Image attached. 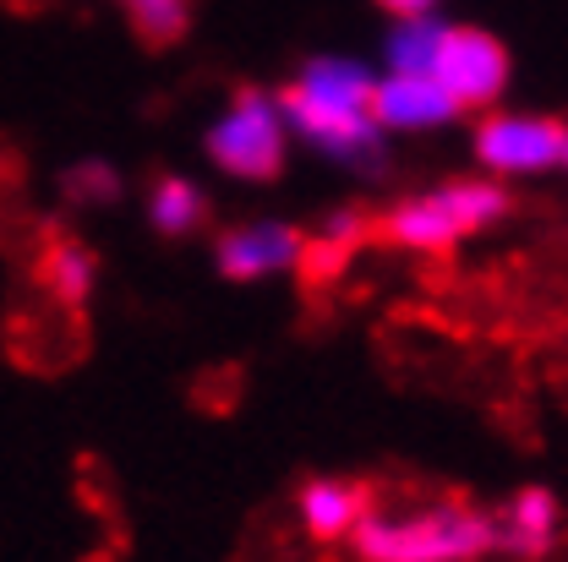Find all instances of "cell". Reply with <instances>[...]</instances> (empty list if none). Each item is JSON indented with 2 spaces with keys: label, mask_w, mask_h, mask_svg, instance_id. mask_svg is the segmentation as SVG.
Wrapping results in <instances>:
<instances>
[{
  "label": "cell",
  "mask_w": 568,
  "mask_h": 562,
  "mask_svg": "<svg viewBox=\"0 0 568 562\" xmlns=\"http://www.w3.org/2000/svg\"><path fill=\"white\" fill-rule=\"evenodd\" d=\"M497 552V513L465 497L372 508L351 535L355 562H481Z\"/></svg>",
  "instance_id": "1"
},
{
  "label": "cell",
  "mask_w": 568,
  "mask_h": 562,
  "mask_svg": "<svg viewBox=\"0 0 568 562\" xmlns=\"http://www.w3.org/2000/svg\"><path fill=\"white\" fill-rule=\"evenodd\" d=\"M514 208L508 186L493 181V175H470V181H443L432 192H416V197H399L394 208L383 213L377 235L388 246H405V252H454L476 235H487L493 224H503Z\"/></svg>",
  "instance_id": "2"
},
{
  "label": "cell",
  "mask_w": 568,
  "mask_h": 562,
  "mask_svg": "<svg viewBox=\"0 0 568 562\" xmlns=\"http://www.w3.org/2000/svg\"><path fill=\"white\" fill-rule=\"evenodd\" d=\"M290 121H284L280 93L263 88H241L203 132V153L224 181L241 186H268L280 181L290 164Z\"/></svg>",
  "instance_id": "3"
},
{
  "label": "cell",
  "mask_w": 568,
  "mask_h": 562,
  "mask_svg": "<svg viewBox=\"0 0 568 562\" xmlns=\"http://www.w3.org/2000/svg\"><path fill=\"white\" fill-rule=\"evenodd\" d=\"M564 142L568 126L552 115L487 110L470 132V153H476L481 175H493V181H530V175L564 170Z\"/></svg>",
  "instance_id": "4"
},
{
  "label": "cell",
  "mask_w": 568,
  "mask_h": 562,
  "mask_svg": "<svg viewBox=\"0 0 568 562\" xmlns=\"http://www.w3.org/2000/svg\"><path fill=\"white\" fill-rule=\"evenodd\" d=\"M306 263H312V235L290 218H252V224H235V229L213 235V268L230 284L284 279Z\"/></svg>",
  "instance_id": "5"
},
{
  "label": "cell",
  "mask_w": 568,
  "mask_h": 562,
  "mask_svg": "<svg viewBox=\"0 0 568 562\" xmlns=\"http://www.w3.org/2000/svg\"><path fill=\"white\" fill-rule=\"evenodd\" d=\"M284 121H290V137L306 142L312 153L345 164V170H383V126L372 110H334V104H312L301 93L280 88Z\"/></svg>",
  "instance_id": "6"
},
{
  "label": "cell",
  "mask_w": 568,
  "mask_h": 562,
  "mask_svg": "<svg viewBox=\"0 0 568 562\" xmlns=\"http://www.w3.org/2000/svg\"><path fill=\"white\" fill-rule=\"evenodd\" d=\"M432 76L443 82V93L459 110H481L487 115V110H497V99L508 88V50L481 28H448Z\"/></svg>",
  "instance_id": "7"
},
{
  "label": "cell",
  "mask_w": 568,
  "mask_h": 562,
  "mask_svg": "<svg viewBox=\"0 0 568 562\" xmlns=\"http://www.w3.org/2000/svg\"><path fill=\"white\" fill-rule=\"evenodd\" d=\"M372 487L355 476H312L295 492V519L301 535L317 546H351V535L361 530V519L372 513Z\"/></svg>",
  "instance_id": "8"
},
{
  "label": "cell",
  "mask_w": 568,
  "mask_h": 562,
  "mask_svg": "<svg viewBox=\"0 0 568 562\" xmlns=\"http://www.w3.org/2000/svg\"><path fill=\"white\" fill-rule=\"evenodd\" d=\"M372 115H377L383 132L422 137V132L454 126L465 110L443 93L437 76H405V71H388V76H377V88H372Z\"/></svg>",
  "instance_id": "9"
},
{
  "label": "cell",
  "mask_w": 568,
  "mask_h": 562,
  "mask_svg": "<svg viewBox=\"0 0 568 562\" xmlns=\"http://www.w3.org/2000/svg\"><path fill=\"white\" fill-rule=\"evenodd\" d=\"M558 524H564L558 492H547V487H519V492L497 508V558L541 562L558 546Z\"/></svg>",
  "instance_id": "10"
},
{
  "label": "cell",
  "mask_w": 568,
  "mask_h": 562,
  "mask_svg": "<svg viewBox=\"0 0 568 562\" xmlns=\"http://www.w3.org/2000/svg\"><path fill=\"white\" fill-rule=\"evenodd\" d=\"M372 88H377V71L351 55H317L290 76V93L312 104H334V110H372Z\"/></svg>",
  "instance_id": "11"
},
{
  "label": "cell",
  "mask_w": 568,
  "mask_h": 562,
  "mask_svg": "<svg viewBox=\"0 0 568 562\" xmlns=\"http://www.w3.org/2000/svg\"><path fill=\"white\" fill-rule=\"evenodd\" d=\"M39 284H44L67 311H82V306L93 300V289H99V252H93L88 241H77V235L50 241L44 257H39Z\"/></svg>",
  "instance_id": "12"
},
{
  "label": "cell",
  "mask_w": 568,
  "mask_h": 562,
  "mask_svg": "<svg viewBox=\"0 0 568 562\" xmlns=\"http://www.w3.org/2000/svg\"><path fill=\"white\" fill-rule=\"evenodd\" d=\"M148 224L164 241H186L209 224V192L186 175H159L148 192Z\"/></svg>",
  "instance_id": "13"
},
{
  "label": "cell",
  "mask_w": 568,
  "mask_h": 562,
  "mask_svg": "<svg viewBox=\"0 0 568 562\" xmlns=\"http://www.w3.org/2000/svg\"><path fill=\"white\" fill-rule=\"evenodd\" d=\"M443 33L448 22H437L432 11L426 17H399V28L388 33L383 55H388V71H405V76H432L437 67V50H443Z\"/></svg>",
  "instance_id": "14"
},
{
  "label": "cell",
  "mask_w": 568,
  "mask_h": 562,
  "mask_svg": "<svg viewBox=\"0 0 568 562\" xmlns=\"http://www.w3.org/2000/svg\"><path fill=\"white\" fill-rule=\"evenodd\" d=\"M121 6H126V17H132L142 44L164 50V44H175L192 28V6L197 0H121Z\"/></svg>",
  "instance_id": "15"
},
{
  "label": "cell",
  "mask_w": 568,
  "mask_h": 562,
  "mask_svg": "<svg viewBox=\"0 0 568 562\" xmlns=\"http://www.w3.org/2000/svg\"><path fill=\"white\" fill-rule=\"evenodd\" d=\"M67 197L71 203H115L121 197V175H115V164H104V159H82V164H71L67 170Z\"/></svg>",
  "instance_id": "16"
},
{
  "label": "cell",
  "mask_w": 568,
  "mask_h": 562,
  "mask_svg": "<svg viewBox=\"0 0 568 562\" xmlns=\"http://www.w3.org/2000/svg\"><path fill=\"white\" fill-rule=\"evenodd\" d=\"M361 235H366V213L355 208V203H339V208H328L317 218L312 246H355Z\"/></svg>",
  "instance_id": "17"
},
{
  "label": "cell",
  "mask_w": 568,
  "mask_h": 562,
  "mask_svg": "<svg viewBox=\"0 0 568 562\" xmlns=\"http://www.w3.org/2000/svg\"><path fill=\"white\" fill-rule=\"evenodd\" d=\"M383 11H394V17H426L437 0H377Z\"/></svg>",
  "instance_id": "18"
},
{
  "label": "cell",
  "mask_w": 568,
  "mask_h": 562,
  "mask_svg": "<svg viewBox=\"0 0 568 562\" xmlns=\"http://www.w3.org/2000/svg\"><path fill=\"white\" fill-rule=\"evenodd\" d=\"M564 170H568V142H564Z\"/></svg>",
  "instance_id": "19"
}]
</instances>
